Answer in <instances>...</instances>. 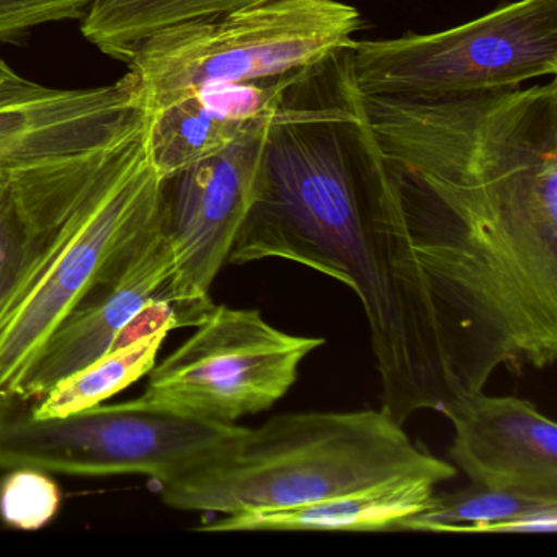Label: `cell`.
Instances as JSON below:
<instances>
[{
    "label": "cell",
    "instance_id": "cell-7",
    "mask_svg": "<svg viewBox=\"0 0 557 557\" xmlns=\"http://www.w3.org/2000/svg\"><path fill=\"white\" fill-rule=\"evenodd\" d=\"M267 125L168 181L164 230L174 267L165 298L181 327L200 324L216 306L211 286L256 198Z\"/></svg>",
    "mask_w": 557,
    "mask_h": 557
},
{
    "label": "cell",
    "instance_id": "cell-17",
    "mask_svg": "<svg viewBox=\"0 0 557 557\" xmlns=\"http://www.w3.org/2000/svg\"><path fill=\"white\" fill-rule=\"evenodd\" d=\"M32 203L27 181L0 184V299L8 293L27 243Z\"/></svg>",
    "mask_w": 557,
    "mask_h": 557
},
{
    "label": "cell",
    "instance_id": "cell-16",
    "mask_svg": "<svg viewBox=\"0 0 557 557\" xmlns=\"http://www.w3.org/2000/svg\"><path fill=\"white\" fill-rule=\"evenodd\" d=\"M60 505V487L40 469H11L0 484V517L17 530H40L57 517Z\"/></svg>",
    "mask_w": 557,
    "mask_h": 557
},
{
    "label": "cell",
    "instance_id": "cell-14",
    "mask_svg": "<svg viewBox=\"0 0 557 557\" xmlns=\"http://www.w3.org/2000/svg\"><path fill=\"white\" fill-rule=\"evenodd\" d=\"M557 498L469 484L433 495L432 504L400 524L423 533H554Z\"/></svg>",
    "mask_w": 557,
    "mask_h": 557
},
{
    "label": "cell",
    "instance_id": "cell-18",
    "mask_svg": "<svg viewBox=\"0 0 557 557\" xmlns=\"http://www.w3.org/2000/svg\"><path fill=\"white\" fill-rule=\"evenodd\" d=\"M92 0H0V41L17 40L35 28L77 21Z\"/></svg>",
    "mask_w": 557,
    "mask_h": 557
},
{
    "label": "cell",
    "instance_id": "cell-6",
    "mask_svg": "<svg viewBox=\"0 0 557 557\" xmlns=\"http://www.w3.org/2000/svg\"><path fill=\"white\" fill-rule=\"evenodd\" d=\"M197 331L148 374V386L119 409L236 423L288 394L324 338L273 327L259 309L214 306Z\"/></svg>",
    "mask_w": 557,
    "mask_h": 557
},
{
    "label": "cell",
    "instance_id": "cell-4",
    "mask_svg": "<svg viewBox=\"0 0 557 557\" xmlns=\"http://www.w3.org/2000/svg\"><path fill=\"white\" fill-rule=\"evenodd\" d=\"M364 97H429L510 89L556 77L557 0H515L438 34L351 41Z\"/></svg>",
    "mask_w": 557,
    "mask_h": 557
},
{
    "label": "cell",
    "instance_id": "cell-9",
    "mask_svg": "<svg viewBox=\"0 0 557 557\" xmlns=\"http://www.w3.org/2000/svg\"><path fill=\"white\" fill-rule=\"evenodd\" d=\"M440 413L455 432L453 466L472 484L557 498V425L533 403L459 391Z\"/></svg>",
    "mask_w": 557,
    "mask_h": 557
},
{
    "label": "cell",
    "instance_id": "cell-15",
    "mask_svg": "<svg viewBox=\"0 0 557 557\" xmlns=\"http://www.w3.org/2000/svg\"><path fill=\"white\" fill-rule=\"evenodd\" d=\"M262 2L267 0H92L81 30L103 54L129 63L139 45L164 28Z\"/></svg>",
    "mask_w": 557,
    "mask_h": 557
},
{
    "label": "cell",
    "instance_id": "cell-11",
    "mask_svg": "<svg viewBox=\"0 0 557 557\" xmlns=\"http://www.w3.org/2000/svg\"><path fill=\"white\" fill-rule=\"evenodd\" d=\"M299 71L211 87L146 112V139L159 174L169 181L265 126Z\"/></svg>",
    "mask_w": 557,
    "mask_h": 557
},
{
    "label": "cell",
    "instance_id": "cell-5",
    "mask_svg": "<svg viewBox=\"0 0 557 557\" xmlns=\"http://www.w3.org/2000/svg\"><path fill=\"white\" fill-rule=\"evenodd\" d=\"M151 410L92 407L38 420L17 403L0 404V469L34 468L71 475H148L159 487L226 455L246 432Z\"/></svg>",
    "mask_w": 557,
    "mask_h": 557
},
{
    "label": "cell",
    "instance_id": "cell-3",
    "mask_svg": "<svg viewBox=\"0 0 557 557\" xmlns=\"http://www.w3.org/2000/svg\"><path fill=\"white\" fill-rule=\"evenodd\" d=\"M357 9L341 0H267L164 28L129 60L146 112L211 87L305 70L354 41Z\"/></svg>",
    "mask_w": 557,
    "mask_h": 557
},
{
    "label": "cell",
    "instance_id": "cell-10",
    "mask_svg": "<svg viewBox=\"0 0 557 557\" xmlns=\"http://www.w3.org/2000/svg\"><path fill=\"white\" fill-rule=\"evenodd\" d=\"M172 267L162 223L119 272L99 283L58 325L25 383L21 403L40 399L58 381L125 338L141 312L154 299L165 298Z\"/></svg>",
    "mask_w": 557,
    "mask_h": 557
},
{
    "label": "cell",
    "instance_id": "cell-12",
    "mask_svg": "<svg viewBox=\"0 0 557 557\" xmlns=\"http://www.w3.org/2000/svg\"><path fill=\"white\" fill-rule=\"evenodd\" d=\"M438 484L426 475L389 479L299 507L223 515L200 531H399L404 521L432 504Z\"/></svg>",
    "mask_w": 557,
    "mask_h": 557
},
{
    "label": "cell",
    "instance_id": "cell-13",
    "mask_svg": "<svg viewBox=\"0 0 557 557\" xmlns=\"http://www.w3.org/2000/svg\"><path fill=\"white\" fill-rule=\"evenodd\" d=\"M181 329L174 306L158 298L136 319L115 347L86 367L58 381L28 410L34 419H60L100 406L151 373L165 338Z\"/></svg>",
    "mask_w": 557,
    "mask_h": 557
},
{
    "label": "cell",
    "instance_id": "cell-8",
    "mask_svg": "<svg viewBox=\"0 0 557 557\" xmlns=\"http://www.w3.org/2000/svg\"><path fill=\"white\" fill-rule=\"evenodd\" d=\"M146 110L133 74L109 86L53 89L38 84L0 100V184L97 161L143 128Z\"/></svg>",
    "mask_w": 557,
    "mask_h": 557
},
{
    "label": "cell",
    "instance_id": "cell-2",
    "mask_svg": "<svg viewBox=\"0 0 557 557\" xmlns=\"http://www.w3.org/2000/svg\"><path fill=\"white\" fill-rule=\"evenodd\" d=\"M403 426L381 409L283 413L159 492L175 510L223 517L299 507L407 475L442 484L458 474Z\"/></svg>",
    "mask_w": 557,
    "mask_h": 557
},
{
    "label": "cell",
    "instance_id": "cell-19",
    "mask_svg": "<svg viewBox=\"0 0 557 557\" xmlns=\"http://www.w3.org/2000/svg\"><path fill=\"white\" fill-rule=\"evenodd\" d=\"M38 83L27 79V77L18 74L14 67L9 66L2 58H0V100L14 99V97L24 96L30 92Z\"/></svg>",
    "mask_w": 557,
    "mask_h": 557
},
{
    "label": "cell",
    "instance_id": "cell-1",
    "mask_svg": "<svg viewBox=\"0 0 557 557\" xmlns=\"http://www.w3.org/2000/svg\"><path fill=\"white\" fill-rule=\"evenodd\" d=\"M145 125L97 161L27 182V243L0 299V404L21 403L58 325L164 223L168 181Z\"/></svg>",
    "mask_w": 557,
    "mask_h": 557
}]
</instances>
